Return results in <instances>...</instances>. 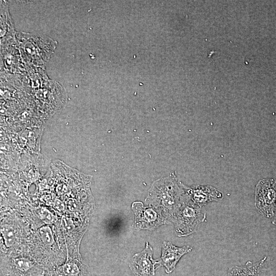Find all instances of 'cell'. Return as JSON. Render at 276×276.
<instances>
[{"mask_svg":"<svg viewBox=\"0 0 276 276\" xmlns=\"http://www.w3.org/2000/svg\"><path fill=\"white\" fill-rule=\"evenodd\" d=\"M184 192L174 179H163L153 184L149 198H154L152 205L163 210L167 215L168 221H174L181 206Z\"/></svg>","mask_w":276,"mask_h":276,"instance_id":"6da1fadb","label":"cell"},{"mask_svg":"<svg viewBox=\"0 0 276 276\" xmlns=\"http://www.w3.org/2000/svg\"><path fill=\"white\" fill-rule=\"evenodd\" d=\"M205 219V213L195 205L186 195L183 196L181 206L173 221L176 235L185 237L192 234Z\"/></svg>","mask_w":276,"mask_h":276,"instance_id":"7a4b0ae2","label":"cell"},{"mask_svg":"<svg viewBox=\"0 0 276 276\" xmlns=\"http://www.w3.org/2000/svg\"><path fill=\"white\" fill-rule=\"evenodd\" d=\"M131 209L134 214V227L137 231L152 230L170 223L163 216L162 210L157 206L151 204L144 206L142 202L136 201L132 204Z\"/></svg>","mask_w":276,"mask_h":276,"instance_id":"3957f363","label":"cell"},{"mask_svg":"<svg viewBox=\"0 0 276 276\" xmlns=\"http://www.w3.org/2000/svg\"><path fill=\"white\" fill-rule=\"evenodd\" d=\"M255 205L264 217L272 218L276 210V180L263 179L257 185Z\"/></svg>","mask_w":276,"mask_h":276,"instance_id":"277c9868","label":"cell"},{"mask_svg":"<svg viewBox=\"0 0 276 276\" xmlns=\"http://www.w3.org/2000/svg\"><path fill=\"white\" fill-rule=\"evenodd\" d=\"M160 265L159 259H153V249L148 242H146L144 250L132 257L129 263V267L135 276H154Z\"/></svg>","mask_w":276,"mask_h":276,"instance_id":"5b68a950","label":"cell"},{"mask_svg":"<svg viewBox=\"0 0 276 276\" xmlns=\"http://www.w3.org/2000/svg\"><path fill=\"white\" fill-rule=\"evenodd\" d=\"M186 195L191 201L199 208L212 201H217L223 198V194L211 186L195 185L191 187L182 184Z\"/></svg>","mask_w":276,"mask_h":276,"instance_id":"8992f818","label":"cell"},{"mask_svg":"<svg viewBox=\"0 0 276 276\" xmlns=\"http://www.w3.org/2000/svg\"><path fill=\"white\" fill-rule=\"evenodd\" d=\"M192 250V248L188 245L177 247L170 242L164 241L162 255L159 259L160 265L165 267L167 273H170L175 269L181 257Z\"/></svg>","mask_w":276,"mask_h":276,"instance_id":"52a82bcc","label":"cell"},{"mask_svg":"<svg viewBox=\"0 0 276 276\" xmlns=\"http://www.w3.org/2000/svg\"><path fill=\"white\" fill-rule=\"evenodd\" d=\"M266 259L265 257L255 263L247 261L244 266H232L228 270L227 276H261Z\"/></svg>","mask_w":276,"mask_h":276,"instance_id":"ba28073f","label":"cell"},{"mask_svg":"<svg viewBox=\"0 0 276 276\" xmlns=\"http://www.w3.org/2000/svg\"><path fill=\"white\" fill-rule=\"evenodd\" d=\"M12 264L14 269L20 273H26L32 270L35 266L33 262L24 258L14 259Z\"/></svg>","mask_w":276,"mask_h":276,"instance_id":"9c48e42d","label":"cell"},{"mask_svg":"<svg viewBox=\"0 0 276 276\" xmlns=\"http://www.w3.org/2000/svg\"><path fill=\"white\" fill-rule=\"evenodd\" d=\"M64 276H79L82 273L81 268L74 262H67L59 268Z\"/></svg>","mask_w":276,"mask_h":276,"instance_id":"30bf717a","label":"cell"},{"mask_svg":"<svg viewBox=\"0 0 276 276\" xmlns=\"http://www.w3.org/2000/svg\"><path fill=\"white\" fill-rule=\"evenodd\" d=\"M1 231L7 246L13 244L15 240V233L14 229L10 226L5 225L2 227Z\"/></svg>","mask_w":276,"mask_h":276,"instance_id":"8fae6325","label":"cell"},{"mask_svg":"<svg viewBox=\"0 0 276 276\" xmlns=\"http://www.w3.org/2000/svg\"><path fill=\"white\" fill-rule=\"evenodd\" d=\"M40 234L43 243L47 245H51L54 242L52 231L49 227L45 226L40 229Z\"/></svg>","mask_w":276,"mask_h":276,"instance_id":"7c38bea8","label":"cell"}]
</instances>
